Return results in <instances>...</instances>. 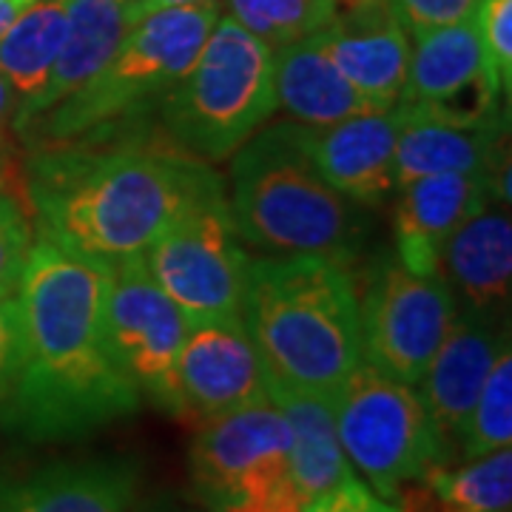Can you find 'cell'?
Masks as SVG:
<instances>
[{"instance_id": "6da1fadb", "label": "cell", "mask_w": 512, "mask_h": 512, "mask_svg": "<svg viewBox=\"0 0 512 512\" xmlns=\"http://www.w3.org/2000/svg\"><path fill=\"white\" fill-rule=\"evenodd\" d=\"M111 265L35 239L18 282L20 359L6 421L32 441H74L128 419L140 387L106 336Z\"/></svg>"}, {"instance_id": "7a4b0ae2", "label": "cell", "mask_w": 512, "mask_h": 512, "mask_svg": "<svg viewBox=\"0 0 512 512\" xmlns=\"http://www.w3.org/2000/svg\"><path fill=\"white\" fill-rule=\"evenodd\" d=\"M40 239L114 265L146 248L191 202L222 188L211 165L174 143H60L26 165Z\"/></svg>"}, {"instance_id": "3957f363", "label": "cell", "mask_w": 512, "mask_h": 512, "mask_svg": "<svg viewBox=\"0 0 512 512\" xmlns=\"http://www.w3.org/2000/svg\"><path fill=\"white\" fill-rule=\"evenodd\" d=\"M239 316L262 356L268 384L336 396L362 365L359 293L348 265L333 259H251Z\"/></svg>"}, {"instance_id": "277c9868", "label": "cell", "mask_w": 512, "mask_h": 512, "mask_svg": "<svg viewBox=\"0 0 512 512\" xmlns=\"http://www.w3.org/2000/svg\"><path fill=\"white\" fill-rule=\"evenodd\" d=\"M225 197L239 239L265 256H322L350 265L362 251V205L319 174L293 120L262 126L231 157Z\"/></svg>"}, {"instance_id": "5b68a950", "label": "cell", "mask_w": 512, "mask_h": 512, "mask_svg": "<svg viewBox=\"0 0 512 512\" xmlns=\"http://www.w3.org/2000/svg\"><path fill=\"white\" fill-rule=\"evenodd\" d=\"M217 18L220 3H200L160 9L137 20L109 63L29 131L40 140L35 146L83 140L165 100L194 66Z\"/></svg>"}, {"instance_id": "8992f818", "label": "cell", "mask_w": 512, "mask_h": 512, "mask_svg": "<svg viewBox=\"0 0 512 512\" xmlns=\"http://www.w3.org/2000/svg\"><path fill=\"white\" fill-rule=\"evenodd\" d=\"M274 114V49L231 15H220L194 66L165 94L168 140L205 163H220L231 160Z\"/></svg>"}, {"instance_id": "52a82bcc", "label": "cell", "mask_w": 512, "mask_h": 512, "mask_svg": "<svg viewBox=\"0 0 512 512\" xmlns=\"http://www.w3.org/2000/svg\"><path fill=\"white\" fill-rule=\"evenodd\" d=\"M333 419L350 467L384 501H396L430 467L450 461L413 384L396 382L365 362L336 390Z\"/></svg>"}, {"instance_id": "ba28073f", "label": "cell", "mask_w": 512, "mask_h": 512, "mask_svg": "<svg viewBox=\"0 0 512 512\" xmlns=\"http://www.w3.org/2000/svg\"><path fill=\"white\" fill-rule=\"evenodd\" d=\"M143 259L191 325L242 313L251 256L231 220L225 185L191 202L148 245Z\"/></svg>"}, {"instance_id": "9c48e42d", "label": "cell", "mask_w": 512, "mask_h": 512, "mask_svg": "<svg viewBox=\"0 0 512 512\" xmlns=\"http://www.w3.org/2000/svg\"><path fill=\"white\" fill-rule=\"evenodd\" d=\"M458 316L447 282L384 259L359 299L362 362L404 384H419Z\"/></svg>"}, {"instance_id": "30bf717a", "label": "cell", "mask_w": 512, "mask_h": 512, "mask_svg": "<svg viewBox=\"0 0 512 512\" xmlns=\"http://www.w3.org/2000/svg\"><path fill=\"white\" fill-rule=\"evenodd\" d=\"M191 322L148 274L143 254L111 265L106 291V336L111 353L157 407L180 416L177 356Z\"/></svg>"}, {"instance_id": "8fae6325", "label": "cell", "mask_w": 512, "mask_h": 512, "mask_svg": "<svg viewBox=\"0 0 512 512\" xmlns=\"http://www.w3.org/2000/svg\"><path fill=\"white\" fill-rule=\"evenodd\" d=\"M191 478L211 512L291 478V430L271 396L202 421Z\"/></svg>"}, {"instance_id": "7c38bea8", "label": "cell", "mask_w": 512, "mask_h": 512, "mask_svg": "<svg viewBox=\"0 0 512 512\" xmlns=\"http://www.w3.org/2000/svg\"><path fill=\"white\" fill-rule=\"evenodd\" d=\"M174 379L180 419L200 424L268 396L265 365L242 316L191 325Z\"/></svg>"}, {"instance_id": "4fadbf2b", "label": "cell", "mask_w": 512, "mask_h": 512, "mask_svg": "<svg viewBox=\"0 0 512 512\" xmlns=\"http://www.w3.org/2000/svg\"><path fill=\"white\" fill-rule=\"evenodd\" d=\"M493 200L510 202V183L487 171L433 174L402 185L393 211L396 262L413 274L436 276L447 239Z\"/></svg>"}, {"instance_id": "5bb4252c", "label": "cell", "mask_w": 512, "mask_h": 512, "mask_svg": "<svg viewBox=\"0 0 512 512\" xmlns=\"http://www.w3.org/2000/svg\"><path fill=\"white\" fill-rule=\"evenodd\" d=\"M316 40L373 109L390 111L399 106L410 63V32L390 0L339 12Z\"/></svg>"}, {"instance_id": "9a60e30c", "label": "cell", "mask_w": 512, "mask_h": 512, "mask_svg": "<svg viewBox=\"0 0 512 512\" xmlns=\"http://www.w3.org/2000/svg\"><path fill=\"white\" fill-rule=\"evenodd\" d=\"M402 109L367 111L330 126H302V143L319 174L356 205H379L396 191V143Z\"/></svg>"}, {"instance_id": "2e32d148", "label": "cell", "mask_w": 512, "mask_h": 512, "mask_svg": "<svg viewBox=\"0 0 512 512\" xmlns=\"http://www.w3.org/2000/svg\"><path fill=\"white\" fill-rule=\"evenodd\" d=\"M507 342H510L507 330L501 333V328L495 325V316L458 311L439 353L433 356L430 367L419 379L421 402L436 424L450 458H453V441L461 436L495 356Z\"/></svg>"}, {"instance_id": "e0dca14e", "label": "cell", "mask_w": 512, "mask_h": 512, "mask_svg": "<svg viewBox=\"0 0 512 512\" xmlns=\"http://www.w3.org/2000/svg\"><path fill=\"white\" fill-rule=\"evenodd\" d=\"M137 490L134 458L60 461L32 476L0 478V512H134Z\"/></svg>"}, {"instance_id": "ac0fdd59", "label": "cell", "mask_w": 512, "mask_h": 512, "mask_svg": "<svg viewBox=\"0 0 512 512\" xmlns=\"http://www.w3.org/2000/svg\"><path fill=\"white\" fill-rule=\"evenodd\" d=\"M439 276L453 293L458 311L495 316L510 305V202H487L447 239L441 251Z\"/></svg>"}, {"instance_id": "d6986e66", "label": "cell", "mask_w": 512, "mask_h": 512, "mask_svg": "<svg viewBox=\"0 0 512 512\" xmlns=\"http://www.w3.org/2000/svg\"><path fill=\"white\" fill-rule=\"evenodd\" d=\"M402 109V131L396 143V191L402 185L433 174H473L487 171L507 177L510 165L501 163L507 148V123L495 126H453L416 111Z\"/></svg>"}, {"instance_id": "ffe728a7", "label": "cell", "mask_w": 512, "mask_h": 512, "mask_svg": "<svg viewBox=\"0 0 512 512\" xmlns=\"http://www.w3.org/2000/svg\"><path fill=\"white\" fill-rule=\"evenodd\" d=\"M66 9L69 26L55 69L35 106L26 111V117L15 128L20 137H26L66 97L83 89L109 63L128 29L134 26L128 18V0H66Z\"/></svg>"}, {"instance_id": "44dd1931", "label": "cell", "mask_w": 512, "mask_h": 512, "mask_svg": "<svg viewBox=\"0 0 512 512\" xmlns=\"http://www.w3.org/2000/svg\"><path fill=\"white\" fill-rule=\"evenodd\" d=\"M276 109L299 126H330L376 111L325 55L316 35L274 49Z\"/></svg>"}, {"instance_id": "7402d4cb", "label": "cell", "mask_w": 512, "mask_h": 512, "mask_svg": "<svg viewBox=\"0 0 512 512\" xmlns=\"http://www.w3.org/2000/svg\"><path fill=\"white\" fill-rule=\"evenodd\" d=\"M268 396L288 421L291 481L305 504L353 476V467L336 436L333 396L302 393L279 384H268Z\"/></svg>"}, {"instance_id": "603a6c76", "label": "cell", "mask_w": 512, "mask_h": 512, "mask_svg": "<svg viewBox=\"0 0 512 512\" xmlns=\"http://www.w3.org/2000/svg\"><path fill=\"white\" fill-rule=\"evenodd\" d=\"M413 40L416 43L410 49L407 83L399 100L404 106H430L476 86L481 80L495 83L473 18L441 29L416 32Z\"/></svg>"}, {"instance_id": "cb8c5ba5", "label": "cell", "mask_w": 512, "mask_h": 512, "mask_svg": "<svg viewBox=\"0 0 512 512\" xmlns=\"http://www.w3.org/2000/svg\"><path fill=\"white\" fill-rule=\"evenodd\" d=\"M512 453L501 447L464 467L436 464L396 498L402 512H510Z\"/></svg>"}, {"instance_id": "d4e9b609", "label": "cell", "mask_w": 512, "mask_h": 512, "mask_svg": "<svg viewBox=\"0 0 512 512\" xmlns=\"http://www.w3.org/2000/svg\"><path fill=\"white\" fill-rule=\"evenodd\" d=\"M69 26L66 0H35L0 37V74L18 94L15 128L43 94Z\"/></svg>"}, {"instance_id": "484cf974", "label": "cell", "mask_w": 512, "mask_h": 512, "mask_svg": "<svg viewBox=\"0 0 512 512\" xmlns=\"http://www.w3.org/2000/svg\"><path fill=\"white\" fill-rule=\"evenodd\" d=\"M225 3H228V15L271 49L319 35L339 15L336 0H225Z\"/></svg>"}, {"instance_id": "4316f807", "label": "cell", "mask_w": 512, "mask_h": 512, "mask_svg": "<svg viewBox=\"0 0 512 512\" xmlns=\"http://www.w3.org/2000/svg\"><path fill=\"white\" fill-rule=\"evenodd\" d=\"M512 441V350L510 342L495 356L487 382L458 436L461 458H478L510 447Z\"/></svg>"}, {"instance_id": "83f0119b", "label": "cell", "mask_w": 512, "mask_h": 512, "mask_svg": "<svg viewBox=\"0 0 512 512\" xmlns=\"http://www.w3.org/2000/svg\"><path fill=\"white\" fill-rule=\"evenodd\" d=\"M35 245V225L12 188H0V296H15L29 251Z\"/></svg>"}, {"instance_id": "f1b7e54d", "label": "cell", "mask_w": 512, "mask_h": 512, "mask_svg": "<svg viewBox=\"0 0 512 512\" xmlns=\"http://www.w3.org/2000/svg\"><path fill=\"white\" fill-rule=\"evenodd\" d=\"M476 29L501 94L512 89V0H478Z\"/></svg>"}, {"instance_id": "f546056e", "label": "cell", "mask_w": 512, "mask_h": 512, "mask_svg": "<svg viewBox=\"0 0 512 512\" xmlns=\"http://www.w3.org/2000/svg\"><path fill=\"white\" fill-rule=\"evenodd\" d=\"M410 35L464 23L476 15L478 0H390Z\"/></svg>"}, {"instance_id": "4dcf8cb0", "label": "cell", "mask_w": 512, "mask_h": 512, "mask_svg": "<svg viewBox=\"0 0 512 512\" xmlns=\"http://www.w3.org/2000/svg\"><path fill=\"white\" fill-rule=\"evenodd\" d=\"M302 512H402L393 501H384L367 487L362 478L348 476L342 484L330 487L328 493L311 498Z\"/></svg>"}, {"instance_id": "1f68e13d", "label": "cell", "mask_w": 512, "mask_h": 512, "mask_svg": "<svg viewBox=\"0 0 512 512\" xmlns=\"http://www.w3.org/2000/svg\"><path fill=\"white\" fill-rule=\"evenodd\" d=\"M20 359L18 296H0V404L15 382Z\"/></svg>"}, {"instance_id": "d6a6232c", "label": "cell", "mask_w": 512, "mask_h": 512, "mask_svg": "<svg viewBox=\"0 0 512 512\" xmlns=\"http://www.w3.org/2000/svg\"><path fill=\"white\" fill-rule=\"evenodd\" d=\"M302 507H305V498L299 495V490L293 487V481L288 478V481L274 484L268 490L242 495V498L225 504L217 512H302Z\"/></svg>"}, {"instance_id": "836d02e7", "label": "cell", "mask_w": 512, "mask_h": 512, "mask_svg": "<svg viewBox=\"0 0 512 512\" xmlns=\"http://www.w3.org/2000/svg\"><path fill=\"white\" fill-rule=\"evenodd\" d=\"M15 111H18V94L12 92L9 80L0 74V146H6V134L15 131Z\"/></svg>"}, {"instance_id": "e575fe53", "label": "cell", "mask_w": 512, "mask_h": 512, "mask_svg": "<svg viewBox=\"0 0 512 512\" xmlns=\"http://www.w3.org/2000/svg\"><path fill=\"white\" fill-rule=\"evenodd\" d=\"M200 3H217V0H128V18H131V23H137L140 18H146L151 12H160V9L200 6Z\"/></svg>"}, {"instance_id": "d590c367", "label": "cell", "mask_w": 512, "mask_h": 512, "mask_svg": "<svg viewBox=\"0 0 512 512\" xmlns=\"http://www.w3.org/2000/svg\"><path fill=\"white\" fill-rule=\"evenodd\" d=\"M35 0H0V37L6 35V29L15 23L23 9H29Z\"/></svg>"}, {"instance_id": "8d00e7d4", "label": "cell", "mask_w": 512, "mask_h": 512, "mask_svg": "<svg viewBox=\"0 0 512 512\" xmlns=\"http://www.w3.org/2000/svg\"><path fill=\"white\" fill-rule=\"evenodd\" d=\"M12 183V160L6 154V146H0V188H9Z\"/></svg>"}, {"instance_id": "74e56055", "label": "cell", "mask_w": 512, "mask_h": 512, "mask_svg": "<svg viewBox=\"0 0 512 512\" xmlns=\"http://www.w3.org/2000/svg\"><path fill=\"white\" fill-rule=\"evenodd\" d=\"M134 512H202V510H188V507H177V504H165V501H157V504H148V507H137Z\"/></svg>"}, {"instance_id": "f35d334b", "label": "cell", "mask_w": 512, "mask_h": 512, "mask_svg": "<svg viewBox=\"0 0 512 512\" xmlns=\"http://www.w3.org/2000/svg\"><path fill=\"white\" fill-rule=\"evenodd\" d=\"M339 3V12H353V9H362L370 3H379V0H336Z\"/></svg>"}]
</instances>
